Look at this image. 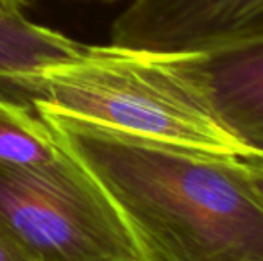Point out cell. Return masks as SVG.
<instances>
[{"label": "cell", "mask_w": 263, "mask_h": 261, "mask_svg": "<svg viewBox=\"0 0 263 261\" xmlns=\"http://www.w3.org/2000/svg\"><path fill=\"white\" fill-rule=\"evenodd\" d=\"M36 113L111 198L142 261H263V200L243 159Z\"/></svg>", "instance_id": "obj_1"}, {"label": "cell", "mask_w": 263, "mask_h": 261, "mask_svg": "<svg viewBox=\"0 0 263 261\" xmlns=\"http://www.w3.org/2000/svg\"><path fill=\"white\" fill-rule=\"evenodd\" d=\"M18 97L27 98L36 111L131 138L240 159L253 157L163 56L111 43L84 45L76 57L25 81Z\"/></svg>", "instance_id": "obj_2"}, {"label": "cell", "mask_w": 263, "mask_h": 261, "mask_svg": "<svg viewBox=\"0 0 263 261\" xmlns=\"http://www.w3.org/2000/svg\"><path fill=\"white\" fill-rule=\"evenodd\" d=\"M0 224L31 261H142L111 198L70 154L47 168L0 165Z\"/></svg>", "instance_id": "obj_3"}, {"label": "cell", "mask_w": 263, "mask_h": 261, "mask_svg": "<svg viewBox=\"0 0 263 261\" xmlns=\"http://www.w3.org/2000/svg\"><path fill=\"white\" fill-rule=\"evenodd\" d=\"M263 36V0H131L111 27V45L186 56Z\"/></svg>", "instance_id": "obj_4"}, {"label": "cell", "mask_w": 263, "mask_h": 261, "mask_svg": "<svg viewBox=\"0 0 263 261\" xmlns=\"http://www.w3.org/2000/svg\"><path fill=\"white\" fill-rule=\"evenodd\" d=\"M253 157H263V36L186 56H163Z\"/></svg>", "instance_id": "obj_5"}, {"label": "cell", "mask_w": 263, "mask_h": 261, "mask_svg": "<svg viewBox=\"0 0 263 261\" xmlns=\"http://www.w3.org/2000/svg\"><path fill=\"white\" fill-rule=\"evenodd\" d=\"M84 45L43 27L20 13V7L0 2V93L18 98L22 84L42 70L76 57Z\"/></svg>", "instance_id": "obj_6"}, {"label": "cell", "mask_w": 263, "mask_h": 261, "mask_svg": "<svg viewBox=\"0 0 263 261\" xmlns=\"http://www.w3.org/2000/svg\"><path fill=\"white\" fill-rule=\"evenodd\" d=\"M68 152L40 115L13 97L0 93V165L13 168H47Z\"/></svg>", "instance_id": "obj_7"}, {"label": "cell", "mask_w": 263, "mask_h": 261, "mask_svg": "<svg viewBox=\"0 0 263 261\" xmlns=\"http://www.w3.org/2000/svg\"><path fill=\"white\" fill-rule=\"evenodd\" d=\"M0 261H31L0 224Z\"/></svg>", "instance_id": "obj_8"}, {"label": "cell", "mask_w": 263, "mask_h": 261, "mask_svg": "<svg viewBox=\"0 0 263 261\" xmlns=\"http://www.w3.org/2000/svg\"><path fill=\"white\" fill-rule=\"evenodd\" d=\"M243 161H246L247 172H249V177L253 181L254 190H256V193L263 200V157H251V159Z\"/></svg>", "instance_id": "obj_9"}, {"label": "cell", "mask_w": 263, "mask_h": 261, "mask_svg": "<svg viewBox=\"0 0 263 261\" xmlns=\"http://www.w3.org/2000/svg\"><path fill=\"white\" fill-rule=\"evenodd\" d=\"M0 2H4V4H13V6H24V4H27L29 0H0Z\"/></svg>", "instance_id": "obj_10"}]
</instances>
